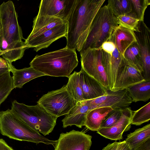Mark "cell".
Returning <instances> with one entry per match:
<instances>
[{"label": "cell", "mask_w": 150, "mask_h": 150, "mask_svg": "<svg viewBox=\"0 0 150 150\" xmlns=\"http://www.w3.org/2000/svg\"><path fill=\"white\" fill-rule=\"evenodd\" d=\"M105 0H76L67 19L68 48L80 52L88 36L93 21Z\"/></svg>", "instance_id": "1"}, {"label": "cell", "mask_w": 150, "mask_h": 150, "mask_svg": "<svg viewBox=\"0 0 150 150\" xmlns=\"http://www.w3.org/2000/svg\"><path fill=\"white\" fill-rule=\"evenodd\" d=\"M78 62L76 50L66 46L58 50L37 55L29 64L46 76L69 78Z\"/></svg>", "instance_id": "2"}, {"label": "cell", "mask_w": 150, "mask_h": 150, "mask_svg": "<svg viewBox=\"0 0 150 150\" xmlns=\"http://www.w3.org/2000/svg\"><path fill=\"white\" fill-rule=\"evenodd\" d=\"M0 132L10 138L30 142L43 143L53 146L57 140H51L41 135L18 117L11 110L0 111Z\"/></svg>", "instance_id": "3"}, {"label": "cell", "mask_w": 150, "mask_h": 150, "mask_svg": "<svg viewBox=\"0 0 150 150\" xmlns=\"http://www.w3.org/2000/svg\"><path fill=\"white\" fill-rule=\"evenodd\" d=\"M118 25L116 17L107 5L101 7L96 14L81 52L87 48H99L104 42L109 41Z\"/></svg>", "instance_id": "4"}, {"label": "cell", "mask_w": 150, "mask_h": 150, "mask_svg": "<svg viewBox=\"0 0 150 150\" xmlns=\"http://www.w3.org/2000/svg\"><path fill=\"white\" fill-rule=\"evenodd\" d=\"M11 110L28 126L44 136L51 132L56 124L58 117L48 113L38 104L29 106L15 100L12 102Z\"/></svg>", "instance_id": "5"}, {"label": "cell", "mask_w": 150, "mask_h": 150, "mask_svg": "<svg viewBox=\"0 0 150 150\" xmlns=\"http://www.w3.org/2000/svg\"><path fill=\"white\" fill-rule=\"evenodd\" d=\"M18 18V14L12 1L4 2L0 5L2 36L11 47L25 50L28 48L22 40L24 39Z\"/></svg>", "instance_id": "6"}, {"label": "cell", "mask_w": 150, "mask_h": 150, "mask_svg": "<svg viewBox=\"0 0 150 150\" xmlns=\"http://www.w3.org/2000/svg\"><path fill=\"white\" fill-rule=\"evenodd\" d=\"M37 103L48 113L58 117L68 114L77 103L65 85L43 95Z\"/></svg>", "instance_id": "7"}, {"label": "cell", "mask_w": 150, "mask_h": 150, "mask_svg": "<svg viewBox=\"0 0 150 150\" xmlns=\"http://www.w3.org/2000/svg\"><path fill=\"white\" fill-rule=\"evenodd\" d=\"M81 68L88 75L110 90L108 77L102 61V50L88 48L80 52Z\"/></svg>", "instance_id": "8"}, {"label": "cell", "mask_w": 150, "mask_h": 150, "mask_svg": "<svg viewBox=\"0 0 150 150\" xmlns=\"http://www.w3.org/2000/svg\"><path fill=\"white\" fill-rule=\"evenodd\" d=\"M132 102L127 89L115 91L107 90L104 95L91 100L89 110L101 107L122 110L129 107Z\"/></svg>", "instance_id": "9"}, {"label": "cell", "mask_w": 150, "mask_h": 150, "mask_svg": "<svg viewBox=\"0 0 150 150\" xmlns=\"http://www.w3.org/2000/svg\"><path fill=\"white\" fill-rule=\"evenodd\" d=\"M92 137L83 132L73 130L61 133L54 145V150H89Z\"/></svg>", "instance_id": "10"}, {"label": "cell", "mask_w": 150, "mask_h": 150, "mask_svg": "<svg viewBox=\"0 0 150 150\" xmlns=\"http://www.w3.org/2000/svg\"><path fill=\"white\" fill-rule=\"evenodd\" d=\"M76 1V0H42L37 16L57 18L67 22Z\"/></svg>", "instance_id": "11"}, {"label": "cell", "mask_w": 150, "mask_h": 150, "mask_svg": "<svg viewBox=\"0 0 150 150\" xmlns=\"http://www.w3.org/2000/svg\"><path fill=\"white\" fill-rule=\"evenodd\" d=\"M141 54L143 76L146 81H150V30L144 21H139L134 31Z\"/></svg>", "instance_id": "12"}, {"label": "cell", "mask_w": 150, "mask_h": 150, "mask_svg": "<svg viewBox=\"0 0 150 150\" xmlns=\"http://www.w3.org/2000/svg\"><path fill=\"white\" fill-rule=\"evenodd\" d=\"M67 25L66 23L45 31L34 38L24 42L28 48H33L37 52L48 47L53 42L63 37H66Z\"/></svg>", "instance_id": "13"}, {"label": "cell", "mask_w": 150, "mask_h": 150, "mask_svg": "<svg viewBox=\"0 0 150 150\" xmlns=\"http://www.w3.org/2000/svg\"><path fill=\"white\" fill-rule=\"evenodd\" d=\"M145 81L142 73L127 64L124 60L118 71L112 91L127 89L130 86Z\"/></svg>", "instance_id": "14"}, {"label": "cell", "mask_w": 150, "mask_h": 150, "mask_svg": "<svg viewBox=\"0 0 150 150\" xmlns=\"http://www.w3.org/2000/svg\"><path fill=\"white\" fill-rule=\"evenodd\" d=\"M133 112L129 107L123 109L121 117L116 123L110 127L100 128L97 132L112 140L122 139L123 133L129 130L131 127V120Z\"/></svg>", "instance_id": "15"}, {"label": "cell", "mask_w": 150, "mask_h": 150, "mask_svg": "<svg viewBox=\"0 0 150 150\" xmlns=\"http://www.w3.org/2000/svg\"><path fill=\"white\" fill-rule=\"evenodd\" d=\"M102 61L108 77L110 90L112 91L117 73L124 62V58L115 47L112 55L102 50Z\"/></svg>", "instance_id": "16"}, {"label": "cell", "mask_w": 150, "mask_h": 150, "mask_svg": "<svg viewBox=\"0 0 150 150\" xmlns=\"http://www.w3.org/2000/svg\"><path fill=\"white\" fill-rule=\"evenodd\" d=\"M79 72L83 97L84 100L93 99L106 93L107 89L82 68Z\"/></svg>", "instance_id": "17"}, {"label": "cell", "mask_w": 150, "mask_h": 150, "mask_svg": "<svg viewBox=\"0 0 150 150\" xmlns=\"http://www.w3.org/2000/svg\"><path fill=\"white\" fill-rule=\"evenodd\" d=\"M91 100L77 102L62 120L63 127L74 125L81 128L84 126L86 116L89 110Z\"/></svg>", "instance_id": "18"}, {"label": "cell", "mask_w": 150, "mask_h": 150, "mask_svg": "<svg viewBox=\"0 0 150 150\" xmlns=\"http://www.w3.org/2000/svg\"><path fill=\"white\" fill-rule=\"evenodd\" d=\"M110 41L115 44L119 52L123 57L127 49L137 42V40L133 31L118 25L113 32Z\"/></svg>", "instance_id": "19"}, {"label": "cell", "mask_w": 150, "mask_h": 150, "mask_svg": "<svg viewBox=\"0 0 150 150\" xmlns=\"http://www.w3.org/2000/svg\"><path fill=\"white\" fill-rule=\"evenodd\" d=\"M32 30L27 40L38 36L43 32L57 25L66 23L61 19L48 16H37L33 20Z\"/></svg>", "instance_id": "20"}, {"label": "cell", "mask_w": 150, "mask_h": 150, "mask_svg": "<svg viewBox=\"0 0 150 150\" xmlns=\"http://www.w3.org/2000/svg\"><path fill=\"white\" fill-rule=\"evenodd\" d=\"M11 72L13 73L12 78L14 88H21L23 85L33 79L46 76L35 69L31 67L21 69H17L12 65Z\"/></svg>", "instance_id": "21"}, {"label": "cell", "mask_w": 150, "mask_h": 150, "mask_svg": "<svg viewBox=\"0 0 150 150\" xmlns=\"http://www.w3.org/2000/svg\"><path fill=\"white\" fill-rule=\"evenodd\" d=\"M112 110L110 107H101L89 110L86 117L84 126L91 131H97L105 117Z\"/></svg>", "instance_id": "22"}, {"label": "cell", "mask_w": 150, "mask_h": 150, "mask_svg": "<svg viewBox=\"0 0 150 150\" xmlns=\"http://www.w3.org/2000/svg\"><path fill=\"white\" fill-rule=\"evenodd\" d=\"M123 57L127 64L142 73V55L137 42L133 43L127 49L124 53Z\"/></svg>", "instance_id": "23"}, {"label": "cell", "mask_w": 150, "mask_h": 150, "mask_svg": "<svg viewBox=\"0 0 150 150\" xmlns=\"http://www.w3.org/2000/svg\"><path fill=\"white\" fill-rule=\"evenodd\" d=\"M150 138V124L137 129L127 135L125 140L131 150H134L146 139Z\"/></svg>", "instance_id": "24"}, {"label": "cell", "mask_w": 150, "mask_h": 150, "mask_svg": "<svg viewBox=\"0 0 150 150\" xmlns=\"http://www.w3.org/2000/svg\"><path fill=\"white\" fill-rule=\"evenodd\" d=\"M132 102H146L150 98V81H145L127 88Z\"/></svg>", "instance_id": "25"}, {"label": "cell", "mask_w": 150, "mask_h": 150, "mask_svg": "<svg viewBox=\"0 0 150 150\" xmlns=\"http://www.w3.org/2000/svg\"><path fill=\"white\" fill-rule=\"evenodd\" d=\"M25 50L13 48L8 45L3 37L0 38V56L8 62H13L21 59L23 56Z\"/></svg>", "instance_id": "26"}, {"label": "cell", "mask_w": 150, "mask_h": 150, "mask_svg": "<svg viewBox=\"0 0 150 150\" xmlns=\"http://www.w3.org/2000/svg\"><path fill=\"white\" fill-rule=\"evenodd\" d=\"M66 85L68 90L76 103L84 100L81 85L79 72L74 71L69 77Z\"/></svg>", "instance_id": "27"}, {"label": "cell", "mask_w": 150, "mask_h": 150, "mask_svg": "<svg viewBox=\"0 0 150 150\" xmlns=\"http://www.w3.org/2000/svg\"><path fill=\"white\" fill-rule=\"evenodd\" d=\"M107 6L116 17L128 15L132 10L130 0H109Z\"/></svg>", "instance_id": "28"}, {"label": "cell", "mask_w": 150, "mask_h": 150, "mask_svg": "<svg viewBox=\"0 0 150 150\" xmlns=\"http://www.w3.org/2000/svg\"><path fill=\"white\" fill-rule=\"evenodd\" d=\"M10 71L0 76V106L14 88Z\"/></svg>", "instance_id": "29"}, {"label": "cell", "mask_w": 150, "mask_h": 150, "mask_svg": "<svg viewBox=\"0 0 150 150\" xmlns=\"http://www.w3.org/2000/svg\"><path fill=\"white\" fill-rule=\"evenodd\" d=\"M150 120V102L133 112L131 124L140 125Z\"/></svg>", "instance_id": "30"}, {"label": "cell", "mask_w": 150, "mask_h": 150, "mask_svg": "<svg viewBox=\"0 0 150 150\" xmlns=\"http://www.w3.org/2000/svg\"><path fill=\"white\" fill-rule=\"evenodd\" d=\"M132 10L128 14L137 19L139 21H144L145 11L150 4V0H130Z\"/></svg>", "instance_id": "31"}, {"label": "cell", "mask_w": 150, "mask_h": 150, "mask_svg": "<svg viewBox=\"0 0 150 150\" xmlns=\"http://www.w3.org/2000/svg\"><path fill=\"white\" fill-rule=\"evenodd\" d=\"M116 19L119 25L133 31H135L139 22L137 19L129 15L119 16Z\"/></svg>", "instance_id": "32"}, {"label": "cell", "mask_w": 150, "mask_h": 150, "mask_svg": "<svg viewBox=\"0 0 150 150\" xmlns=\"http://www.w3.org/2000/svg\"><path fill=\"white\" fill-rule=\"evenodd\" d=\"M122 110H113L109 112L102 121L100 128L110 127L116 123L121 117Z\"/></svg>", "instance_id": "33"}, {"label": "cell", "mask_w": 150, "mask_h": 150, "mask_svg": "<svg viewBox=\"0 0 150 150\" xmlns=\"http://www.w3.org/2000/svg\"><path fill=\"white\" fill-rule=\"evenodd\" d=\"M101 47L103 51L112 55L116 47L113 42L109 41L103 43Z\"/></svg>", "instance_id": "34"}, {"label": "cell", "mask_w": 150, "mask_h": 150, "mask_svg": "<svg viewBox=\"0 0 150 150\" xmlns=\"http://www.w3.org/2000/svg\"><path fill=\"white\" fill-rule=\"evenodd\" d=\"M134 150H150V138L146 139Z\"/></svg>", "instance_id": "35"}, {"label": "cell", "mask_w": 150, "mask_h": 150, "mask_svg": "<svg viewBox=\"0 0 150 150\" xmlns=\"http://www.w3.org/2000/svg\"><path fill=\"white\" fill-rule=\"evenodd\" d=\"M120 142H115L113 143H109L102 150H118L119 147Z\"/></svg>", "instance_id": "36"}, {"label": "cell", "mask_w": 150, "mask_h": 150, "mask_svg": "<svg viewBox=\"0 0 150 150\" xmlns=\"http://www.w3.org/2000/svg\"><path fill=\"white\" fill-rule=\"evenodd\" d=\"M12 63H10L3 58L0 57V68H10Z\"/></svg>", "instance_id": "37"}, {"label": "cell", "mask_w": 150, "mask_h": 150, "mask_svg": "<svg viewBox=\"0 0 150 150\" xmlns=\"http://www.w3.org/2000/svg\"><path fill=\"white\" fill-rule=\"evenodd\" d=\"M118 150H131V149L124 140L120 142V146Z\"/></svg>", "instance_id": "38"}, {"label": "cell", "mask_w": 150, "mask_h": 150, "mask_svg": "<svg viewBox=\"0 0 150 150\" xmlns=\"http://www.w3.org/2000/svg\"><path fill=\"white\" fill-rule=\"evenodd\" d=\"M10 68H0V76L8 71H10Z\"/></svg>", "instance_id": "39"}, {"label": "cell", "mask_w": 150, "mask_h": 150, "mask_svg": "<svg viewBox=\"0 0 150 150\" xmlns=\"http://www.w3.org/2000/svg\"><path fill=\"white\" fill-rule=\"evenodd\" d=\"M2 35V30H1V24L0 23V38Z\"/></svg>", "instance_id": "40"}]
</instances>
